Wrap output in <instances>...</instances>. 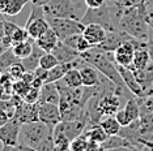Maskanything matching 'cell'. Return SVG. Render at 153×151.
<instances>
[{
  "label": "cell",
  "instance_id": "obj_10",
  "mask_svg": "<svg viewBox=\"0 0 153 151\" xmlns=\"http://www.w3.org/2000/svg\"><path fill=\"white\" fill-rule=\"evenodd\" d=\"M39 106H41L39 102L27 103L24 100L20 106H17L13 117L19 119L21 121V124H24V122L38 121L39 120Z\"/></svg>",
  "mask_w": 153,
  "mask_h": 151
},
{
  "label": "cell",
  "instance_id": "obj_34",
  "mask_svg": "<svg viewBox=\"0 0 153 151\" xmlns=\"http://www.w3.org/2000/svg\"><path fill=\"white\" fill-rule=\"evenodd\" d=\"M27 39H30V37H29V34H27V30L25 29V27L22 29V27L17 26L16 30L13 32V34L11 35L12 46H13V44H16V43H20V42H24V40H27Z\"/></svg>",
  "mask_w": 153,
  "mask_h": 151
},
{
  "label": "cell",
  "instance_id": "obj_12",
  "mask_svg": "<svg viewBox=\"0 0 153 151\" xmlns=\"http://www.w3.org/2000/svg\"><path fill=\"white\" fill-rule=\"evenodd\" d=\"M106 34L107 30L98 23H88L85 25L84 32H82V35L88 39V42L92 46H98L102 43L106 38Z\"/></svg>",
  "mask_w": 153,
  "mask_h": 151
},
{
  "label": "cell",
  "instance_id": "obj_16",
  "mask_svg": "<svg viewBox=\"0 0 153 151\" xmlns=\"http://www.w3.org/2000/svg\"><path fill=\"white\" fill-rule=\"evenodd\" d=\"M55 56L58 57L59 63H69V61H75L80 59V52L76 50L68 47L67 44H64L62 40H59L58 44L55 46V48L51 51Z\"/></svg>",
  "mask_w": 153,
  "mask_h": 151
},
{
  "label": "cell",
  "instance_id": "obj_29",
  "mask_svg": "<svg viewBox=\"0 0 153 151\" xmlns=\"http://www.w3.org/2000/svg\"><path fill=\"white\" fill-rule=\"evenodd\" d=\"M62 81L69 87H75V89L81 87L82 86V78H81L80 69L79 68H71V69L64 74V77L62 78Z\"/></svg>",
  "mask_w": 153,
  "mask_h": 151
},
{
  "label": "cell",
  "instance_id": "obj_20",
  "mask_svg": "<svg viewBox=\"0 0 153 151\" xmlns=\"http://www.w3.org/2000/svg\"><path fill=\"white\" fill-rule=\"evenodd\" d=\"M59 40L60 39L58 38L56 33L54 32L53 27H50L43 35H41L38 39H36V43H37V46H39L41 48L45 51V52H51V51L55 48V46L58 44Z\"/></svg>",
  "mask_w": 153,
  "mask_h": 151
},
{
  "label": "cell",
  "instance_id": "obj_5",
  "mask_svg": "<svg viewBox=\"0 0 153 151\" xmlns=\"http://www.w3.org/2000/svg\"><path fill=\"white\" fill-rule=\"evenodd\" d=\"M81 22L84 25L88 23H98V25L103 26L106 30H117L118 26L113 21V15H111L110 7L106 4H102L98 8H88L81 17Z\"/></svg>",
  "mask_w": 153,
  "mask_h": 151
},
{
  "label": "cell",
  "instance_id": "obj_43",
  "mask_svg": "<svg viewBox=\"0 0 153 151\" xmlns=\"http://www.w3.org/2000/svg\"><path fill=\"white\" fill-rule=\"evenodd\" d=\"M50 0H30L32 5H38V7H45Z\"/></svg>",
  "mask_w": 153,
  "mask_h": 151
},
{
  "label": "cell",
  "instance_id": "obj_15",
  "mask_svg": "<svg viewBox=\"0 0 153 151\" xmlns=\"http://www.w3.org/2000/svg\"><path fill=\"white\" fill-rule=\"evenodd\" d=\"M50 27H51L50 23H48L47 18H45V17H39V18H36L30 22H25V29L27 30L30 39L33 40H36L41 35H43Z\"/></svg>",
  "mask_w": 153,
  "mask_h": 151
},
{
  "label": "cell",
  "instance_id": "obj_26",
  "mask_svg": "<svg viewBox=\"0 0 153 151\" xmlns=\"http://www.w3.org/2000/svg\"><path fill=\"white\" fill-rule=\"evenodd\" d=\"M139 132L143 137L153 134V112L143 113L139 119Z\"/></svg>",
  "mask_w": 153,
  "mask_h": 151
},
{
  "label": "cell",
  "instance_id": "obj_13",
  "mask_svg": "<svg viewBox=\"0 0 153 151\" xmlns=\"http://www.w3.org/2000/svg\"><path fill=\"white\" fill-rule=\"evenodd\" d=\"M100 150H136L135 146L132 145L130 139L126 137L115 134V136H109L105 142L100 145Z\"/></svg>",
  "mask_w": 153,
  "mask_h": 151
},
{
  "label": "cell",
  "instance_id": "obj_44",
  "mask_svg": "<svg viewBox=\"0 0 153 151\" xmlns=\"http://www.w3.org/2000/svg\"><path fill=\"white\" fill-rule=\"evenodd\" d=\"M144 97H153V82H152V85H151V86H149L148 90L145 91Z\"/></svg>",
  "mask_w": 153,
  "mask_h": 151
},
{
  "label": "cell",
  "instance_id": "obj_11",
  "mask_svg": "<svg viewBox=\"0 0 153 151\" xmlns=\"http://www.w3.org/2000/svg\"><path fill=\"white\" fill-rule=\"evenodd\" d=\"M117 67H118V70H119V73H120L122 80H123L124 85H126V87L128 89V90L137 98L144 97V90H143L140 84L137 82L136 76H135L132 68L131 67H124V65H118V64H117Z\"/></svg>",
  "mask_w": 153,
  "mask_h": 151
},
{
  "label": "cell",
  "instance_id": "obj_37",
  "mask_svg": "<svg viewBox=\"0 0 153 151\" xmlns=\"http://www.w3.org/2000/svg\"><path fill=\"white\" fill-rule=\"evenodd\" d=\"M137 99L139 103H140L141 115L147 112H153V97H141Z\"/></svg>",
  "mask_w": 153,
  "mask_h": 151
},
{
  "label": "cell",
  "instance_id": "obj_22",
  "mask_svg": "<svg viewBox=\"0 0 153 151\" xmlns=\"http://www.w3.org/2000/svg\"><path fill=\"white\" fill-rule=\"evenodd\" d=\"M84 134L86 136V138L89 141H93V142H97V143H102L107 139L109 134L105 132V129L101 126V124H92V125H88L84 132Z\"/></svg>",
  "mask_w": 153,
  "mask_h": 151
},
{
  "label": "cell",
  "instance_id": "obj_42",
  "mask_svg": "<svg viewBox=\"0 0 153 151\" xmlns=\"http://www.w3.org/2000/svg\"><path fill=\"white\" fill-rule=\"evenodd\" d=\"M84 1L88 8H98L102 4H105V0H84Z\"/></svg>",
  "mask_w": 153,
  "mask_h": 151
},
{
  "label": "cell",
  "instance_id": "obj_25",
  "mask_svg": "<svg viewBox=\"0 0 153 151\" xmlns=\"http://www.w3.org/2000/svg\"><path fill=\"white\" fill-rule=\"evenodd\" d=\"M100 124L109 136H115L120 133L122 125L119 124V121L117 120L115 116H103L100 120Z\"/></svg>",
  "mask_w": 153,
  "mask_h": 151
},
{
  "label": "cell",
  "instance_id": "obj_36",
  "mask_svg": "<svg viewBox=\"0 0 153 151\" xmlns=\"http://www.w3.org/2000/svg\"><path fill=\"white\" fill-rule=\"evenodd\" d=\"M39 97H41V89L30 86L29 90L26 91V94L22 97V99L27 103H37L39 102Z\"/></svg>",
  "mask_w": 153,
  "mask_h": 151
},
{
  "label": "cell",
  "instance_id": "obj_40",
  "mask_svg": "<svg viewBox=\"0 0 153 151\" xmlns=\"http://www.w3.org/2000/svg\"><path fill=\"white\" fill-rule=\"evenodd\" d=\"M147 50L151 56V61H153V29H149L148 39H147Z\"/></svg>",
  "mask_w": 153,
  "mask_h": 151
},
{
  "label": "cell",
  "instance_id": "obj_24",
  "mask_svg": "<svg viewBox=\"0 0 153 151\" xmlns=\"http://www.w3.org/2000/svg\"><path fill=\"white\" fill-rule=\"evenodd\" d=\"M123 109H124V113H126V116H127V119H128L130 122L140 119L141 109H140V103H139L137 97L128 99L126 106L123 107Z\"/></svg>",
  "mask_w": 153,
  "mask_h": 151
},
{
  "label": "cell",
  "instance_id": "obj_14",
  "mask_svg": "<svg viewBox=\"0 0 153 151\" xmlns=\"http://www.w3.org/2000/svg\"><path fill=\"white\" fill-rule=\"evenodd\" d=\"M79 69L82 78V86H97L102 82V80L100 78V70L93 67L92 64H88L86 61H84Z\"/></svg>",
  "mask_w": 153,
  "mask_h": 151
},
{
  "label": "cell",
  "instance_id": "obj_39",
  "mask_svg": "<svg viewBox=\"0 0 153 151\" xmlns=\"http://www.w3.org/2000/svg\"><path fill=\"white\" fill-rule=\"evenodd\" d=\"M115 117H117V120L119 121V124H120L122 126H127V125L131 124V122L128 121V119H127L126 113H124V109H123V108L119 109V111L115 113Z\"/></svg>",
  "mask_w": 153,
  "mask_h": 151
},
{
  "label": "cell",
  "instance_id": "obj_3",
  "mask_svg": "<svg viewBox=\"0 0 153 151\" xmlns=\"http://www.w3.org/2000/svg\"><path fill=\"white\" fill-rule=\"evenodd\" d=\"M54 130L41 120L32 122H24L21 125L20 136L22 137V143L30 147V150H38L39 145L46 138L51 137Z\"/></svg>",
  "mask_w": 153,
  "mask_h": 151
},
{
  "label": "cell",
  "instance_id": "obj_38",
  "mask_svg": "<svg viewBox=\"0 0 153 151\" xmlns=\"http://www.w3.org/2000/svg\"><path fill=\"white\" fill-rule=\"evenodd\" d=\"M29 87H30V85L26 84L24 80H19V81L13 82V92L20 95V97H24L26 94V91L29 90Z\"/></svg>",
  "mask_w": 153,
  "mask_h": 151
},
{
  "label": "cell",
  "instance_id": "obj_1",
  "mask_svg": "<svg viewBox=\"0 0 153 151\" xmlns=\"http://www.w3.org/2000/svg\"><path fill=\"white\" fill-rule=\"evenodd\" d=\"M80 56L88 64H92L94 68H97L100 73L103 74V77H106L113 84H115L118 87L123 89L126 86L120 77L119 70H118L113 52H106V51L98 48L97 46H93L90 50L80 54Z\"/></svg>",
  "mask_w": 153,
  "mask_h": 151
},
{
  "label": "cell",
  "instance_id": "obj_9",
  "mask_svg": "<svg viewBox=\"0 0 153 151\" xmlns=\"http://www.w3.org/2000/svg\"><path fill=\"white\" fill-rule=\"evenodd\" d=\"M39 120L45 124H47L54 130L55 126L62 121V113L59 104H55V103H41Z\"/></svg>",
  "mask_w": 153,
  "mask_h": 151
},
{
  "label": "cell",
  "instance_id": "obj_41",
  "mask_svg": "<svg viewBox=\"0 0 153 151\" xmlns=\"http://www.w3.org/2000/svg\"><path fill=\"white\" fill-rule=\"evenodd\" d=\"M11 119V115L7 109H3L0 108V126H3L5 122H8V120Z\"/></svg>",
  "mask_w": 153,
  "mask_h": 151
},
{
  "label": "cell",
  "instance_id": "obj_23",
  "mask_svg": "<svg viewBox=\"0 0 153 151\" xmlns=\"http://www.w3.org/2000/svg\"><path fill=\"white\" fill-rule=\"evenodd\" d=\"M149 63H151V56H149L147 47L135 48L134 60H132V65H131L132 69H141V68H145Z\"/></svg>",
  "mask_w": 153,
  "mask_h": 151
},
{
  "label": "cell",
  "instance_id": "obj_4",
  "mask_svg": "<svg viewBox=\"0 0 153 151\" xmlns=\"http://www.w3.org/2000/svg\"><path fill=\"white\" fill-rule=\"evenodd\" d=\"M82 7L72 0H50L43 7L46 16L59 17V18L81 20L85 12H81Z\"/></svg>",
  "mask_w": 153,
  "mask_h": 151
},
{
  "label": "cell",
  "instance_id": "obj_31",
  "mask_svg": "<svg viewBox=\"0 0 153 151\" xmlns=\"http://www.w3.org/2000/svg\"><path fill=\"white\" fill-rule=\"evenodd\" d=\"M141 11L143 16H144L145 22L148 26L153 29V0H144L141 1Z\"/></svg>",
  "mask_w": 153,
  "mask_h": 151
},
{
  "label": "cell",
  "instance_id": "obj_28",
  "mask_svg": "<svg viewBox=\"0 0 153 151\" xmlns=\"http://www.w3.org/2000/svg\"><path fill=\"white\" fill-rule=\"evenodd\" d=\"M53 137H54V146H55V150L56 151L69 150V147H71V139L65 136L64 132H62V130L58 128H54Z\"/></svg>",
  "mask_w": 153,
  "mask_h": 151
},
{
  "label": "cell",
  "instance_id": "obj_30",
  "mask_svg": "<svg viewBox=\"0 0 153 151\" xmlns=\"http://www.w3.org/2000/svg\"><path fill=\"white\" fill-rule=\"evenodd\" d=\"M20 61L21 60L15 55V52H13V50L11 47V48L5 50L4 52L0 54V70L4 72V70L8 69L11 65L16 64V63H20Z\"/></svg>",
  "mask_w": 153,
  "mask_h": 151
},
{
  "label": "cell",
  "instance_id": "obj_45",
  "mask_svg": "<svg viewBox=\"0 0 153 151\" xmlns=\"http://www.w3.org/2000/svg\"><path fill=\"white\" fill-rule=\"evenodd\" d=\"M3 18H4V15H3V13H0V22L3 21Z\"/></svg>",
  "mask_w": 153,
  "mask_h": 151
},
{
  "label": "cell",
  "instance_id": "obj_35",
  "mask_svg": "<svg viewBox=\"0 0 153 151\" xmlns=\"http://www.w3.org/2000/svg\"><path fill=\"white\" fill-rule=\"evenodd\" d=\"M7 72L11 74L13 81H19V80H21L24 73H25V68H24V65L21 64V61H20V63H16V64L11 65V67L7 69Z\"/></svg>",
  "mask_w": 153,
  "mask_h": 151
},
{
  "label": "cell",
  "instance_id": "obj_17",
  "mask_svg": "<svg viewBox=\"0 0 153 151\" xmlns=\"http://www.w3.org/2000/svg\"><path fill=\"white\" fill-rule=\"evenodd\" d=\"M30 0H0V13L4 16H17Z\"/></svg>",
  "mask_w": 153,
  "mask_h": 151
},
{
  "label": "cell",
  "instance_id": "obj_18",
  "mask_svg": "<svg viewBox=\"0 0 153 151\" xmlns=\"http://www.w3.org/2000/svg\"><path fill=\"white\" fill-rule=\"evenodd\" d=\"M60 100V92L55 82H47L41 89L39 103H55L59 104Z\"/></svg>",
  "mask_w": 153,
  "mask_h": 151
},
{
  "label": "cell",
  "instance_id": "obj_19",
  "mask_svg": "<svg viewBox=\"0 0 153 151\" xmlns=\"http://www.w3.org/2000/svg\"><path fill=\"white\" fill-rule=\"evenodd\" d=\"M134 70L135 76H136V80L140 84L141 89L145 91L149 89V86L153 82V61H151L145 68H141V69H132Z\"/></svg>",
  "mask_w": 153,
  "mask_h": 151
},
{
  "label": "cell",
  "instance_id": "obj_33",
  "mask_svg": "<svg viewBox=\"0 0 153 151\" xmlns=\"http://www.w3.org/2000/svg\"><path fill=\"white\" fill-rule=\"evenodd\" d=\"M88 138H86V136L82 133V134H80L79 137H76L71 141V147H69V150L72 151H86L88 149Z\"/></svg>",
  "mask_w": 153,
  "mask_h": 151
},
{
  "label": "cell",
  "instance_id": "obj_8",
  "mask_svg": "<svg viewBox=\"0 0 153 151\" xmlns=\"http://www.w3.org/2000/svg\"><path fill=\"white\" fill-rule=\"evenodd\" d=\"M134 37H131L130 34H127L126 32L120 29L117 30H107L106 38L101 44H98V48H101L102 51H106V52H114L120 44H123L126 40L132 39Z\"/></svg>",
  "mask_w": 153,
  "mask_h": 151
},
{
  "label": "cell",
  "instance_id": "obj_21",
  "mask_svg": "<svg viewBox=\"0 0 153 151\" xmlns=\"http://www.w3.org/2000/svg\"><path fill=\"white\" fill-rule=\"evenodd\" d=\"M45 54V51L41 48L39 46H37L36 40H34V48H33V52L29 55L27 57L21 60V64L24 65L25 70H29V72H34L39 67V60H41V56Z\"/></svg>",
  "mask_w": 153,
  "mask_h": 151
},
{
  "label": "cell",
  "instance_id": "obj_27",
  "mask_svg": "<svg viewBox=\"0 0 153 151\" xmlns=\"http://www.w3.org/2000/svg\"><path fill=\"white\" fill-rule=\"evenodd\" d=\"M33 48H34V43H33V39H27V40H24V42H20V43H16L12 46V50L15 55L19 57L20 60L25 59L30 54L33 52Z\"/></svg>",
  "mask_w": 153,
  "mask_h": 151
},
{
  "label": "cell",
  "instance_id": "obj_32",
  "mask_svg": "<svg viewBox=\"0 0 153 151\" xmlns=\"http://www.w3.org/2000/svg\"><path fill=\"white\" fill-rule=\"evenodd\" d=\"M59 64V60L58 57L55 56L53 52H45L42 56H41V60H39V67L43 68V69H51V68H54L55 65Z\"/></svg>",
  "mask_w": 153,
  "mask_h": 151
},
{
  "label": "cell",
  "instance_id": "obj_46",
  "mask_svg": "<svg viewBox=\"0 0 153 151\" xmlns=\"http://www.w3.org/2000/svg\"><path fill=\"white\" fill-rule=\"evenodd\" d=\"M1 73H3V72H1V70H0V76H1Z\"/></svg>",
  "mask_w": 153,
  "mask_h": 151
},
{
  "label": "cell",
  "instance_id": "obj_6",
  "mask_svg": "<svg viewBox=\"0 0 153 151\" xmlns=\"http://www.w3.org/2000/svg\"><path fill=\"white\" fill-rule=\"evenodd\" d=\"M47 21L60 40L74 35V34H81L85 27L81 20L75 18H59V17L47 16Z\"/></svg>",
  "mask_w": 153,
  "mask_h": 151
},
{
  "label": "cell",
  "instance_id": "obj_7",
  "mask_svg": "<svg viewBox=\"0 0 153 151\" xmlns=\"http://www.w3.org/2000/svg\"><path fill=\"white\" fill-rule=\"evenodd\" d=\"M21 125L19 119L11 117L8 122L0 126V142L3 145V150H17Z\"/></svg>",
  "mask_w": 153,
  "mask_h": 151
},
{
  "label": "cell",
  "instance_id": "obj_2",
  "mask_svg": "<svg viewBox=\"0 0 153 151\" xmlns=\"http://www.w3.org/2000/svg\"><path fill=\"white\" fill-rule=\"evenodd\" d=\"M118 27L136 39L147 40L149 29L141 11V3L136 5L123 7L118 21Z\"/></svg>",
  "mask_w": 153,
  "mask_h": 151
}]
</instances>
